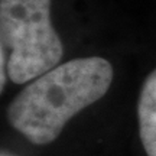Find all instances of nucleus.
<instances>
[{
  "mask_svg": "<svg viewBox=\"0 0 156 156\" xmlns=\"http://www.w3.org/2000/svg\"><path fill=\"white\" fill-rule=\"evenodd\" d=\"M112 64L100 56L77 58L35 78L7 108L12 127L35 145H48L77 113L106 94Z\"/></svg>",
  "mask_w": 156,
  "mask_h": 156,
  "instance_id": "nucleus-1",
  "label": "nucleus"
},
{
  "mask_svg": "<svg viewBox=\"0 0 156 156\" xmlns=\"http://www.w3.org/2000/svg\"><path fill=\"white\" fill-rule=\"evenodd\" d=\"M0 42L10 49L7 75L15 84L55 68L64 48L51 23V0H0Z\"/></svg>",
  "mask_w": 156,
  "mask_h": 156,
  "instance_id": "nucleus-2",
  "label": "nucleus"
},
{
  "mask_svg": "<svg viewBox=\"0 0 156 156\" xmlns=\"http://www.w3.org/2000/svg\"><path fill=\"white\" fill-rule=\"evenodd\" d=\"M137 120L142 145L147 156H156V69L142 85L137 103Z\"/></svg>",
  "mask_w": 156,
  "mask_h": 156,
  "instance_id": "nucleus-3",
  "label": "nucleus"
},
{
  "mask_svg": "<svg viewBox=\"0 0 156 156\" xmlns=\"http://www.w3.org/2000/svg\"><path fill=\"white\" fill-rule=\"evenodd\" d=\"M2 46H3V45L0 42V93L5 88L6 77H9V75H7V61H6V58H5V54H3V48H2Z\"/></svg>",
  "mask_w": 156,
  "mask_h": 156,
  "instance_id": "nucleus-4",
  "label": "nucleus"
},
{
  "mask_svg": "<svg viewBox=\"0 0 156 156\" xmlns=\"http://www.w3.org/2000/svg\"><path fill=\"white\" fill-rule=\"evenodd\" d=\"M0 156H7V155H2V153H0Z\"/></svg>",
  "mask_w": 156,
  "mask_h": 156,
  "instance_id": "nucleus-5",
  "label": "nucleus"
}]
</instances>
